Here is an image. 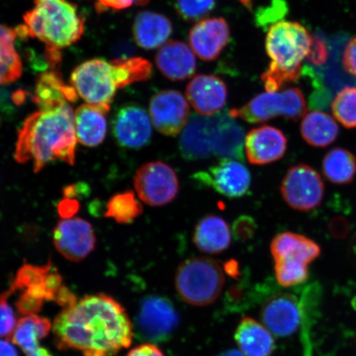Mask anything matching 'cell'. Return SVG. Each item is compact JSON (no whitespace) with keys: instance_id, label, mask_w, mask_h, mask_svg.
<instances>
[{"instance_id":"1","label":"cell","mask_w":356,"mask_h":356,"mask_svg":"<svg viewBox=\"0 0 356 356\" xmlns=\"http://www.w3.org/2000/svg\"><path fill=\"white\" fill-rule=\"evenodd\" d=\"M52 328L58 349L83 356H114L131 346L134 333L126 309L105 293L84 296L66 307Z\"/></svg>"},{"instance_id":"2","label":"cell","mask_w":356,"mask_h":356,"mask_svg":"<svg viewBox=\"0 0 356 356\" xmlns=\"http://www.w3.org/2000/svg\"><path fill=\"white\" fill-rule=\"evenodd\" d=\"M77 136L74 113L69 104L50 110H39L25 120L17 136L15 159L33 162L34 172L47 164L62 161L74 165Z\"/></svg>"},{"instance_id":"3","label":"cell","mask_w":356,"mask_h":356,"mask_svg":"<svg viewBox=\"0 0 356 356\" xmlns=\"http://www.w3.org/2000/svg\"><path fill=\"white\" fill-rule=\"evenodd\" d=\"M151 74L152 65L143 58L92 59L73 70L70 86L87 104L110 109L118 89L145 81Z\"/></svg>"},{"instance_id":"4","label":"cell","mask_w":356,"mask_h":356,"mask_svg":"<svg viewBox=\"0 0 356 356\" xmlns=\"http://www.w3.org/2000/svg\"><path fill=\"white\" fill-rule=\"evenodd\" d=\"M24 21L17 33L46 44L47 60L53 65L60 63L61 49L77 42L84 33V20L70 0H35Z\"/></svg>"},{"instance_id":"5","label":"cell","mask_w":356,"mask_h":356,"mask_svg":"<svg viewBox=\"0 0 356 356\" xmlns=\"http://www.w3.org/2000/svg\"><path fill=\"white\" fill-rule=\"evenodd\" d=\"M312 42L308 30L299 22L280 21L270 26L266 39L270 64L261 75L266 92H278L299 79L302 62L309 54Z\"/></svg>"},{"instance_id":"6","label":"cell","mask_w":356,"mask_h":356,"mask_svg":"<svg viewBox=\"0 0 356 356\" xmlns=\"http://www.w3.org/2000/svg\"><path fill=\"white\" fill-rule=\"evenodd\" d=\"M6 292L10 297L19 293L15 306L22 317L37 314L44 302L54 301L64 309L77 300L64 286L59 271L51 261L44 266H22Z\"/></svg>"},{"instance_id":"7","label":"cell","mask_w":356,"mask_h":356,"mask_svg":"<svg viewBox=\"0 0 356 356\" xmlns=\"http://www.w3.org/2000/svg\"><path fill=\"white\" fill-rule=\"evenodd\" d=\"M275 261V274L283 287L298 286L309 277V266L320 256L321 248L305 236L284 232L275 236L270 243Z\"/></svg>"},{"instance_id":"8","label":"cell","mask_w":356,"mask_h":356,"mask_svg":"<svg viewBox=\"0 0 356 356\" xmlns=\"http://www.w3.org/2000/svg\"><path fill=\"white\" fill-rule=\"evenodd\" d=\"M225 284L221 266L209 257H191L181 262L175 275L178 295L188 304L207 306L220 296Z\"/></svg>"},{"instance_id":"9","label":"cell","mask_w":356,"mask_h":356,"mask_svg":"<svg viewBox=\"0 0 356 356\" xmlns=\"http://www.w3.org/2000/svg\"><path fill=\"white\" fill-rule=\"evenodd\" d=\"M306 113V101L300 89L289 88L280 92L261 93L241 108L231 110L229 115L233 118L256 124L277 117L299 120Z\"/></svg>"},{"instance_id":"10","label":"cell","mask_w":356,"mask_h":356,"mask_svg":"<svg viewBox=\"0 0 356 356\" xmlns=\"http://www.w3.org/2000/svg\"><path fill=\"white\" fill-rule=\"evenodd\" d=\"M228 113L222 111L213 115H191L180 138L182 156L188 160L216 157L222 124Z\"/></svg>"},{"instance_id":"11","label":"cell","mask_w":356,"mask_h":356,"mask_svg":"<svg viewBox=\"0 0 356 356\" xmlns=\"http://www.w3.org/2000/svg\"><path fill=\"white\" fill-rule=\"evenodd\" d=\"M134 185L142 202L151 207H163L177 197L179 181L168 164L154 161L138 169Z\"/></svg>"},{"instance_id":"12","label":"cell","mask_w":356,"mask_h":356,"mask_svg":"<svg viewBox=\"0 0 356 356\" xmlns=\"http://www.w3.org/2000/svg\"><path fill=\"white\" fill-rule=\"evenodd\" d=\"M280 193L289 207L300 211L314 210L321 204L324 195L322 177L313 168L298 163L284 175Z\"/></svg>"},{"instance_id":"13","label":"cell","mask_w":356,"mask_h":356,"mask_svg":"<svg viewBox=\"0 0 356 356\" xmlns=\"http://www.w3.org/2000/svg\"><path fill=\"white\" fill-rule=\"evenodd\" d=\"M177 324V311L166 298L148 297L141 302L136 325L143 339L164 341L175 330Z\"/></svg>"},{"instance_id":"14","label":"cell","mask_w":356,"mask_h":356,"mask_svg":"<svg viewBox=\"0 0 356 356\" xmlns=\"http://www.w3.org/2000/svg\"><path fill=\"white\" fill-rule=\"evenodd\" d=\"M53 243L67 260L79 262L95 250L96 236L90 222L81 218H68L58 222Z\"/></svg>"},{"instance_id":"15","label":"cell","mask_w":356,"mask_h":356,"mask_svg":"<svg viewBox=\"0 0 356 356\" xmlns=\"http://www.w3.org/2000/svg\"><path fill=\"white\" fill-rule=\"evenodd\" d=\"M149 114L156 130L175 136L184 131L189 121L188 102L179 92H159L150 101Z\"/></svg>"},{"instance_id":"16","label":"cell","mask_w":356,"mask_h":356,"mask_svg":"<svg viewBox=\"0 0 356 356\" xmlns=\"http://www.w3.org/2000/svg\"><path fill=\"white\" fill-rule=\"evenodd\" d=\"M194 179L229 198L243 197L251 186L248 169L235 159H222L216 166L197 173Z\"/></svg>"},{"instance_id":"17","label":"cell","mask_w":356,"mask_h":356,"mask_svg":"<svg viewBox=\"0 0 356 356\" xmlns=\"http://www.w3.org/2000/svg\"><path fill=\"white\" fill-rule=\"evenodd\" d=\"M113 133L118 144L124 148H142L149 143L152 137L149 114L136 104L123 106L115 115Z\"/></svg>"},{"instance_id":"18","label":"cell","mask_w":356,"mask_h":356,"mask_svg":"<svg viewBox=\"0 0 356 356\" xmlns=\"http://www.w3.org/2000/svg\"><path fill=\"white\" fill-rule=\"evenodd\" d=\"M261 319L273 335L279 337L291 336L301 322L300 305L291 293H279L270 297L262 306Z\"/></svg>"},{"instance_id":"19","label":"cell","mask_w":356,"mask_h":356,"mask_svg":"<svg viewBox=\"0 0 356 356\" xmlns=\"http://www.w3.org/2000/svg\"><path fill=\"white\" fill-rule=\"evenodd\" d=\"M229 26L222 17L198 21L191 29V48L200 60H215L228 44Z\"/></svg>"},{"instance_id":"20","label":"cell","mask_w":356,"mask_h":356,"mask_svg":"<svg viewBox=\"0 0 356 356\" xmlns=\"http://www.w3.org/2000/svg\"><path fill=\"white\" fill-rule=\"evenodd\" d=\"M186 99L200 115H213L226 104L228 89L222 79L211 74H198L186 89Z\"/></svg>"},{"instance_id":"21","label":"cell","mask_w":356,"mask_h":356,"mask_svg":"<svg viewBox=\"0 0 356 356\" xmlns=\"http://www.w3.org/2000/svg\"><path fill=\"white\" fill-rule=\"evenodd\" d=\"M244 147L249 163L266 165L283 157L286 152L287 139L279 129L262 126L248 134Z\"/></svg>"},{"instance_id":"22","label":"cell","mask_w":356,"mask_h":356,"mask_svg":"<svg viewBox=\"0 0 356 356\" xmlns=\"http://www.w3.org/2000/svg\"><path fill=\"white\" fill-rule=\"evenodd\" d=\"M155 62L160 72L172 81H182L189 79L193 76L197 68L193 49L180 41L164 44L156 55Z\"/></svg>"},{"instance_id":"23","label":"cell","mask_w":356,"mask_h":356,"mask_svg":"<svg viewBox=\"0 0 356 356\" xmlns=\"http://www.w3.org/2000/svg\"><path fill=\"white\" fill-rule=\"evenodd\" d=\"M51 328V322L48 318L37 314L24 316L17 321L11 339L26 356H53L40 344Z\"/></svg>"},{"instance_id":"24","label":"cell","mask_w":356,"mask_h":356,"mask_svg":"<svg viewBox=\"0 0 356 356\" xmlns=\"http://www.w3.org/2000/svg\"><path fill=\"white\" fill-rule=\"evenodd\" d=\"M110 109L92 104H83L75 111V131L80 144L88 147L99 146L104 142L108 131L106 114Z\"/></svg>"},{"instance_id":"25","label":"cell","mask_w":356,"mask_h":356,"mask_svg":"<svg viewBox=\"0 0 356 356\" xmlns=\"http://www.w3.org/2000/svg\"><path fill=\"white\" fill-rule=\"evenodd\" d=\"M172 33V22L166 16L160 13L141 12L134 22V38L138 46L146 50L163 46Z\"/></svg>"},{"instance_id":"26","label":"cell","mask_w":356,"mask_h":356,"mask_svg":"<svg viewBox=\"0 0 356 356\" xmlns=\"http://www.w3.org/2000/svg\"><path fill=\"white\" fill-rule=\"evenodd\" d=\"M238 349L245 356H271L275 349L273 333L255 319L245 317L234 335Z\"/></svg>"},{"instance_id":"27","label":"cell","mask_w":356,"mask_h":356,"mask_svg":"<svg viewBox=\"0 0 356 356\" xmlns=\"http://www.w3.org/2000/svg\"><path fill=\"white\" fill-rule=\"evenodd\" d=\"M78 96L75 89L66 86L59 74L51 71L42 74L38 79L33 102L39 110H50L76 102Z\"/></svg>"},{"instance_id":"28","label":"cell","mask_w":356,"mask_h":356,"mask_svg":"<svg viewBox=\"0 0 356 356\" xmlns=\"http://www.w3.org/2000/svg\"><path fill=\"white\" fill-rule=\"evenodd\" d=\"M193 243L199 250L209 254L224 252L231 243L229 226L220 216L211 215L204 217L195 226Z\"/></svg>"},{"instance_id":"29","label":"cell","mask_w":356,"mask_h":356,"mask_svg":"<svg viewBox=\"0 0 356 356\" xmlns=\"http://www.w3.org/2000/svg\"><path fill=\"white\" fill-rule=\"evenodd\" d=\"M300 132L307 143L324 148L337 140L339 127L330 115L315 111L302 118Z\"/></svg>"},{"instance_id":"30","label":"cell","mask_w":356,"mask_h":356,"mask_svg":"<svg viewBox=\"0 0 356 356\" xmlns=\"http://www.w3.org/2000/svg\"><path fill=\"white\" fill-rule=\"evenodd\" d=\"M323 172L333 184H349L356 175V158L346 149H332L325 155Z\"/></svg>"},{"instance_id":"31","label":"cell","mask_w":356,"mask_h":356,"mask_svg":"<svg viewBox=\"0 0 356 356\" xmlns=\"http://www.w3.org/2000/svg\"><path fill=\"white\" fill-rule=\"evenodd\" d=\"M16 30L0 24V73L3 84L17 81L22 73V65L15 42Z\"/></svg>"},{"instance_id":"32","label":"cell","mask_w":356,"mask_h":356,"mask_svg":"<svg viewBox=\"0 0 356 356\" xmlns=\"http://www.w3.org/2000/svg\"><path fill=\"white\" fill-rule=\"evenodd\" d=\"M142 213L143 207L132 191L115 195L106 204V217L119 224H131Z\"/></svg>"},{"instance_id":"33","label":"cell","mask_w":356,"mask_h":356,"mask_svg":"<svg viewBox=\"0 0 356 356\" xmlns=\"http://www.w3.org/2000/svg\"><path fill=\"white\" fill-rule=\"evenodd\" d=\"M334 118L346 128H356V87H346L332 102Z\"/></svg>"},{"instance_id":"34","label":"cell","mask_w":356,"mask_h":356,"mask_svg":"<svg viewBox=\"0 0 356 356\" xmlns=\"http://www.w3.org/2000/svg\"><path fill=\"white\" fill-rule=\"evenodd\" d=\"M216 6V0H176V8L186 21L202 19Z\"/></svg>"},{"instance_id":"35","label":"cell","mask_w":356,"mask_h":356,"mask_svg":"<svg viewBox=\"0 0 356 356\" xmlns=\"http://www.w3.org/2000/svg\"><path fill=\"white\" fill-rule=\"evenodd\" d=\"M10 297L6 291L0 296V338H11L17 326V318L15 310L10 302Z\"/></svg>"},{"instance_id":"36","label":"cell","mask_w":356,"mask_h":356,"mask_svg":"<svg viewBox=\"0 0 356 356\" xmlns=\"http://www.w3.org/2000/svg\"><path fill=\"white\" fill-rule=\"evenodd\" d=\"M257 225L251 216H242L238 218L233 224V234L236 240L246 242L254 236Z\"/></svg>"},{"instance_id":"37","label":"cell","mask_w":356,"mask_h":356,"mask_svg":"<svg viewBox=\"0 0 356 356\" xmlns=\"http://www.w3.org/2000/svg\"><path fill=\"white\" fill-rule=\"evenodd\" d=\"M343 65L346 72L356 78V37L351 39L346 46Z\"/></svg>"},{"instance_id":"38","label":"cell","mask_w":356,"mask_h":356,"mask_svg":"<svg viewBox=\"0 0 356 356\" xmlns=\"http://www.w3.org/2000/svg\"><path fill=\"white\" fill-rule=\"evenodd\" d=\"M101 7L113 8L115 10H124L134 6V4H145L149 0H97Z\"/></svg>"},{"instance_id":"39","label":"cell","mask_w":356,"mask_h":356,"mask_svg":"<svg viewBox=\"0 0 356 356\" xmlns=\"http://www.w3.org/2000/svg\"><path fill=\"white\" fill-rule=\"evenodd\" d=\"M284 8L286 7L284 6L282 0H278V1L275 0V3L273 4V7L266 8L265 11L264 10V12L260 13L259 17H258V21L265 25L273 19H278L280 15H277V13H283Z\"/></svg>"},{"instance_id":"40","label":"cell","mask_w":356,"mask_h":356,"mask_svg":"<svg viewBox=\"0 0 356 356\" xmlns=\"http://www.w3.org/2000/svg\"><path fill=\"white\" fill-rule=\"evenodd\" d=\"M327 56L326 47H325L323 43L319 41V40L316 41V40L313 39L308 56L311 61H313L315 64L323 63L327 59Z\"/></svg>"},{"instance_id":"41","label":"cell","mask_w":356,"mask_h":356,"mask_svg":"<svg viewBox=\"0 0 356 356\" xmlns=\"http://www.w3.org/2000/svg\"><path fill=\"white\" fill-rule=\"evenodd\" d=\"M127 356H165L163 351L154 344H143L133 348Z\"/></svg>"},{"instance_id":"42","label":"cell","mask_w":356,"mask_h":356,"mask_svg":"<svg viewBox=\"0 0 356 356\" xmlns=\"http://www.w3.org/2000/svg\"><path fill=\"white\" fill-rule=\"evenodd\" d=\"M79 203L76 200L65 199L60 204L59 213L60 215L68 219L79 210Z\"/></svg>"},{"instance_id":"43","label":"cell","mask_w":356,"mask_h":356,"mask_svg":"<svg viewBox=\"0 0 356 356\" xmlns=\"http://www.w3.org/2000/svg\"><path fill=\"white\" fill-rule=\"evenodd\" d=\"M0 356H19L15 347L7 340L0 338Z\"/></svg>"},{"instance_id":"44","label":"cell","mask_w":356,"mask_h":356,"mask_svg":"<svg viewBox=\"0 0 356 356\" xmlns=\"http://www.w3.org/2000/svg\"><path fill=\"white\" fill-rule=\"evenodd\" d=\"M217 356H245L239 350H229Z\"/></svg>"},{"instance_id":"45","label":"cell","mask_w":356,"mask_h":356,"mask_svg":"<svg viewBox=\"0 0 356 356\" xmlns=\"http://www.w3.org/2000/svg\"><path fill=\"white\" fill-rule=\"evenodd\" d=\"M1 84H3V79L1 73H0V86H1Z\"/></svg>"}]
</instances>
